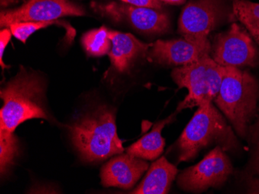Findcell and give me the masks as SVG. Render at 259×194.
Instances as JSON below:
<instances>
[{"label":"cell","mask_w":259,"mask_h":194,"mask_svg":"<svg viewBox=\"0 0 259 194\" xmlns=\"http://www.w3.org/2000/svg\"><path fill=\"white\" fill-rule=\"evenodd\" d=\"M249 193H259V179H251L248 183Z\"/></svg>","instance_id":"obj_23"},{"label":"cell","mask_w":259,"mask_h":194,"mask_svg":"<svg viewBox=\"0 0 259 194\" xmlns=\"http://www.w3.org/2000/svg\"><path fill=\"white\" fill-rule=\"evenodd\" d=\"M212 146L232 151L238 149V142L231 125L210 102L198 107L179 139V161H190L203 149Z\"/></svg>","instance_id":"obj_3"},{"label":"cell","mask_w":259,"mask_h":194,"mask_svg":"<svg viewBox=\"0 0 259 194\" xmlns=\"http://www.w3.org/2000/svg\"><path fill=\"white\" fill-rule=\"evenodd\" d=\"M176 114L155 124L150 133L128 147L126 150V153L145 160H154L159 157L165 144L161 136V131L164 125L175 118Z\"/></svg>","instance_id":"obj_15"},{"label":"cell","mask_w":259,"mask_h":194,"mask_svg":"<svg viewBox=\"0 0 259 194\" xmlns=\"http://www.w3.org/2000/svg\"><path fill=\"white\" fill-rule=\"evenodd\" d=\"M227 1L191 0L188 3L179 20V32L183 38L202 46H210L208 35L228 17Z\"/></svg>","instance_id":"obj_6"},{"label":"cell","mask_w":259,"mask_h":194,"mask_svg":"<svg viewBox=\"0 0 259 194\" xmlns=\"http://www.w3.org/2000/svg\"><path fill=\"white\" fill-rule=\"evenodd\" d=\"M258 98V82L249 72L225 67L219 93L213 101L242 138L248 136Z\"/></svg>","instance_id":"obj_4"},{"label":"cell","mask_w":259,"mask_h":194,"mask_svg":"<svg viewBox=\"0 0 259 194\" xmlns=\"http://www.w3.org/2000/svg\"><path fill=\"white\" fill-rule=\"evenodd\" d=\"M110 30L105 27L87 32L81 37V43L90 56H102L109 54L112 42L109 35Z\"/></svg>","instance_id":"obj_17"},{"label":"cell","mask_w":259,"mask_h":194,"mask_svg":"<svg viewBox=\"0 0 259 194\" xmlns=\"http://www.w3.org/2000/svg\"><path fill=\"white\" fill-rule=\"evenodd\" d=\"M81 6L70 0H26L23 5L4 10L0 14L1 28L28 21H52L63 17H81L85 15Z\"/></svg>","instance_id":"obj_10"},{"label":"cell","mask_w":259,"mask_h":194,"mask_svg":"<svg viewBox=\"0 0 259 194\" xmlns=\"http://www.w3.org/2000/svg\"><path fill=\"white\" fill-rule=\"evenodd\" d=\"M69 133L85 161H103L124 151L117 134L115 112L107 107H100L78 118L70 126Z\"/></svg>","instance_id":"obj_2"},{"label":"cell","mask_w":259,"mask_h":194,"mask_svg":"<svg viewBox=\"0 0 259 194\" xmlns=\"http://www.w3.org/2000/svg\"><path fill=\"white\" fill-rule=\"evenodd\" d=\"M45 88L40 75L22 68L1 90L4 106L0 111V130L14 133L27 120H49L45 108Z\"/></svg>","instance_id":"obj_1"},{"label":"cell","mask_w":259,"mask_h":194,"mask_svg":"<svg viewBox=\"0 0 259 194\" xmlns=\"http://www.w3.org/2000/svg\"><path fill=\"white\" fill-rule=\"evenodd\" d=\"M19 143L12 132L0 130V171L4 175L11 167L18 155Z\"/></svg>","instance_id":"obj_18"},{"label":"cell","mask_w":259,"mask_h":194,"mask_svg":"<svg viewBox=\"0 0 259 194\" xmlns=\"http://www.w3.org/2000/svg\"><path fill=\"white\" fill-rule=\"evenodd\" d=\"M232 14L252 36L259 44V4L249 0H231Z\"/></svg>","instance_id":"obj_16"},{"label":"cell","mask_w":259,"mask_h":194,"mask_svg":"<svg viewBox=\"0 0 259 194\" xmlns=\"http://www.w3.org/2000/svg\"><path fill=\"white\" fill-rule=\"evenodd\" d=\"M225 70V67L218 64L209 56L191 64L175 68L171 78L179 88L188 90L187 96L176 111L213 102L219 93Z\"/></svg>","instance_id":"obj_5"},{"label":"cell","mask_w":259,"mask_h":194,"mask_svg":"<svg viewBox=\"0 0 259 194\" xmlns=\"http://www.w3.org/2000/svg\"><path fill=\"white\" fill-rule=\"evenodd\" d=\"M12 34L11 30L10 28H4L0 32V64L3 69L9 68L4 63L3 58H4V53L7 48L9 42L11 40Z\"/></svg>","instance_id":"obj_20"},{"label":"cell","mask_w":259,"mask_h":194,"mask_svg":"<svg viewBox=\"0 0 259 194\" xmlns=\"http://www.w3.org/2000/svg\"><path fill=\"white\" fill-rule=\"evenodd\" d=\"M91 7L97 14L114 22H124L134 29L147 34H163L169 30L168 14L161 10L135 7L122 1L93 2Z\"/></svg>","instance_id":"obj_7"},{"label":"cell","mask_w":259,"mask_h":194,"mask_svg":"<svg viewBox=\"0 0 259 194\" xmlns=\"http://www.w3.org/2000/svg\"><path fill=\"white\" fill-rule=\"evenodd\" d=\"M232 173V164L225 150L216 146L199 163L183 170L177 183L183 190L199 193L225 184Z\"/></svg>","instance_id":"obj_8"},{"label":"cell","mask_w":259,"mask_h":194,"mask_svg":"<svg viewBox=\"0 0 259 194\" xmlns=\"http://www.w3.org/2000/svg\"><path fill=\"white\" fill-rule=\"evenodd\" d=\"M177 173V168L170 163L166 158H160L148 168L142 182L131 193H168Z\"/></svg>","instance_id":"obj_14"},{"label":"cell","mask_w":259,"mask_h":194,"mask_svg":"<svg viewBox=\"0 0 259 194\" xmlns=\"http://www.w3.org/2000/svg\"><path fill=\"white\" fill-rule=\"evenodd\" d=\"M256 126L255 135V152H254V162H253V169L259 175V119Z\"/></svg>","instance_id":"obj_22"},{"label":"cell","mask_w":259,"mask_h":194,"mask_svg":"<svg viewBox=\"0 0 259 194\" xmlns=\"http://www.w3.org/2000/svg\"><path fill=\"white\" fill-rule=\"evenodd\" d=\"M161 1L170 5H181L186 2V0H161Z\"/></svg>","instance_id":"obj_24"},{"label":"cell","mask_w":259,"mask_h":194,"mask_svg":"<svg viewBox=\"0 0 259 194\" xmlns=\"http://www.w3.org/2000/svg\"><path fill=\"white\" fill-rule=\"evenodd\" d=\"M148 169L144 159L129 153H120L110 159L101 170L102 184L106 187L132 189Z\"/></svg>","instance_id":"obj_12"},{"label":"cell","mask_w":259,"mask_h":194,"mask_svg":"<svg viewBox=\"0 0 259 194\" xmlns=\"http://www.w3.org/2000/svg\"><path fill=\"white\" fill-rule=\"evenodd\" d=\"M109 35L112 42L109 56L116 72H129L138 59L148 55L151 43H143L131 33L110 30Z\"/></svg>","instance_id":"obj_13"},{"label":"cell","mask_w":259,"mask_h":194,"mask_svg":"<svg viewBox=\"0 0 259 194\" xmlns=\"http://www.w3.org/2000/svg\"><path fill=\"white\" fill-rule=\"evenodd\" d=\"M120 1L135 7H144V8L161 10L163 7L161 0H120Z\"/></svg>","instance_id":"obj_21"},{"label":"cell","mask_w":259,"mask_h":194,"mask_svg":"<svg viewBox=\"0 0 259 194\" xmlns=\"http://www.w3.org/2000/svg\"><path fill=\"white\" fill-rule=\"evenodd\" d=\"M211 53L212 58L223 67H254L258 61V52L251 36L236 23L215 36Z\"/></svg>","instance_id":"obj_9"},{"label":"cell","mask_w":259,"mask_h":194,"mask_svg":"<svg viewBox=\"0 0 259 194\" xmlns=\"http://www.w3.org/2000/svg\"><path fill=\"white\" fill-rule=\"evenodd\" d=\"M210 46H202L186 39L158 40L151 43L148 58L165 66H186L209 56Z\"/></svg>","instance_id":"obj_11"},{"label":"cell","mask_w":259,"mask_h":194,"mask_svg":"<svg viewBox=\"0 0 259 194\" xmlns=\"http://www.w3.org/2000/svg\"><path fill=\"white\" fill-rule=\"evenodd\" d=\"M19 0H1V7H7L12 4H16L18 2Z\"/></svg>","instance_id":"obj_25"},{"label":"cell","mask_w":259,"mask_h":194,"mask_svg":"<svg viewBox=\"0 0 259 194\" xmlns=\"http://www.w3.org/2000/svg\"><path fill=\"white\" fill-rule=\"evenodd\" d=\"M60 24V23L58 20L20 22V23L12 24L9 28L11 30L13 36H14L17 40H20L22 43H25L27 39L35 32L40 30V29L50 27L53 24Z\"/></svg>","instance_id":"obj_19"}]
</instances>
